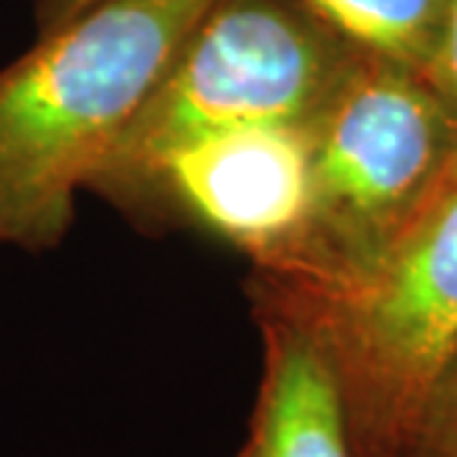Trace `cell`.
Returning a JSON list of instances; mask_svg holds the SVG:
<instances>
[{"mask_svg":"<svg viewBox=\"0 0 457 457\" xmlns=\"http://www.w3.org/2000/svg\"><path fill=\"white\" fill-rule=\"evenodd\" d=\"M404 457H457V353L419 407Z\"/></svg>","mask_w":457,"mask_h":457,"instance_id":"cell-8","label":"cell"},{"mask_svg":"<svg viewBox=\"0 0 457 457\" xmlns=\"http://www.w3.org/2000/svg\"><path fill=\"white\" fill-rule=\"evenodd\" d=\"M365 57L422 75L449 0H297Z\"/></svg>","mask_w":457,"mask_h":457,"instance_id":"cell-7","label":"cell"},{"mask_svg":"<svg viewBox=\"0 0 457 457\" xmlns=\"http://www.w3.org/2000/svg\"><path fill=\"white\" fill-rule=\"evenodd\" d=\"M425 84L434 89V96L449 107V113L457 119V0L445 4L443 30L436 39L434 57L422 71Z\"/></svg>","mask_w":457,"mask_h":457,"instance_id":"cell-9","label":"cell"},{"mask_svg":"<svg viewBox=\"0 0 457 457\" xmlns=\"http://www.w3.org/2000/svg\"><path fill=\"white\" fill-rule=\"evenodd\" d=\"M312 203V140L303 125L199 134L161 152L119 199L128 212L185 214L250 255L255 270L297 250Z\"/></svg>","mask_w":457,"mask_h":457,"instance_id":"cell-5","label":"cell"},{"mask_svg":"<svg viewBox=\"0 0 457 457\" xmlns=\"http://www.w3.org/2000/svg\"><path fill=\"white\" fill-rule=\"evenodd\" d=\"M312 220L277 268L315 277L371 255L452 167L457 119L422 75L362 57L309 125Z\"/></svg>","mask_w":457,"mask_h":457,"instance_id":"cell-4","label":"cell"},{"mask_svg":"<svg viewBox=\"0 0 457 457\" xmlns=\"http://www.w3.org/2000/svg\"><path fill=\"white\" fill-rule=\"evenodd\" d=\"M360 57L297 0H214L125 128L93 190L119 203L161 152L199 134L309 128Z\"/></svg>","mask_w":457,"mask_h":457,"instance_id":"cell-3","label":"cell"},{"mask_svg":"<svg viewBox=\"0 0 457 457\" xmlns=\"http://www.w3.org/2000/svg\"><path fill=\"white\" fill-rule=\"evenodd\" d=\"M214 0H102L0 71V246L42 253Z\"/></svg>","mask_w":457,"mask_h":457,"instance_id":"cell-1","label":"cell"},{"mask_svg":"<svg viewBox=\"0 0 457 457\" xmlns=\"http://www.w3.org/2000/svg\"><path fill=\"white\" fill-rule=\"evenodd\" d=\"M262 380L237 457H356L339 380L318 339L286 309L253 300Z\"/></svg>","mask_w":457,"mask_h":457,"instance_id":"cell-6","label":"cell"},{"mask_svg":"<svg viewBox=\"0 0 457 457\" xmlns=\"http://www.w3.org/2000/svg\"><path fill=\"white\" fill-rule=\"evenodd\" d=\"M36 4V21H39V33L57 30L75 15L87 12L89 6L102 4V0H33Z\"/></svg>","mask_w":457,"mask_h":457,"instance_id":"cell-10","label":"cell"},{"mask_svg":"<svg viewBox=\"0 0 457 457\" xmlns=\"http://www.w3.org/2000/svg\"><path fill=\"white\" fill-rule=\"evenodd\" d=\"M253 300L286 309L324 347L356 457H404L419 407L457 353V172L445 170L371 255L315 277L255 273Z\"/></svg>","mask_w":457,"mask_h":457,"instance_id":"cell-2","label":"cell"},{"mask_svg":"<svg viewBox=\"0 0 457 457\" xmlns=\"http://www.w3.org/2000/svg\"><path fill=\"white\" fill-rule=\"evenodd\" d=\"M452 170L457 172V149H454V158H452Z\"/></svg>","mask_w":457,"mask_h":457,"instance_id":"cell-11","label":"cell"}]
</instances>
